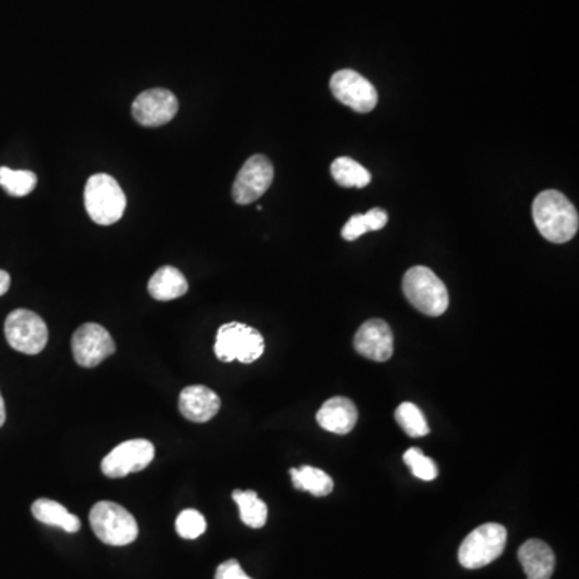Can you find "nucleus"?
<instances>
[{
    "label": "nucleus",
    "mask_w": 579,
    "mask_h": 579,
    "mask_svg": "<svg viewBox=\"0 0 579 579\" xmlns=\"http://www.w3.org/2000/svg\"><path fill=\"white\" fill-rule=\"evenodd\" d=\"M533 221L539 234L552 243L570 242L578 234V210L557 190H544L534 198Z\"/></svg>",
    "instance_id": "nucleus-1"
},
{
    "label": "nucleus",
    "mask_w": 579,
    "mask_h": 579,
    "mask_svg": "<svg viewBox=\"0 0 579 579\" xmlns=\"http://www.w3.org/2000/svg\"><path fill=\"white\" fill-rule=\"evenodd\" d=\"M403 292L407 301L420 313L438 317L449 306L448 288L432 269L425 266L411 267L404 274Z\"/></svg>",
    "instance_id": "nucleus-2"
},
{
    "label": "nucleus",
    "mask_w": 579,
    "mask_h": 579,
    "mask_svg": "<svg viewBox=\"0 0 579 579\" xmlns=\"http://www.w3.org/2000/svg\"><path fill=\"white\" fill-rule=\"evenodd\" d=\"M84 205L95 224L111 226L123 218L128 202L116 179L108 174H94L84 189Z\"/></svg>",
    "instance_id": "nucleus-3"
},
{
    "label": "nucleus",
    "mask_w": 579,
    "mask_h": 579,
    "mask_svg": "<svg viewBox=\"0 0 579 579\" xmlns=\"http://www.w3.org/2000/svg\"><path fill=\"white\" fill-rule=\"evenodd\" d=\"M89 520L95 536L108 546H128L139 536L136 518L116 502H97Z\"/></svg>",
    "instance_id": "nucleus-4"
},
{
    "label": "nucleus",
    "mask_w": 579,
    "mask_h": 579,
    "mask_svg": "<svg viewBox=\"0 0 579 579\" xmlns=\"http://www.w3.org/2000/svg\"><path fill=\"white\" fill-rule=\"evenodd\" d=\"M264 353V338L258 330L242 322L222 325L216 335L214 354L222 362L239 361L251 364Z\"/></svg>",
    "instance_id": "nucleus-5"
},
{
    "label": "nucleus",
    "mask_w": 579,
    "mask_h": 579,
    "mask_svg": "<svg viewBox=\"0 0 579 579\" xmlns=\"http://www.w3.org/2000/svg\"><path fill=\"white\" fill-rule=\"evenodd\" d=\"M507 530L499 523L478 526L460 544L459 562L467 570H478L501 557L506 549Z\"/></svg>",
    "instance_id": "nucleus-6"
},
{
    "label": "nucleus",
    "mask_w": 579,
    "mask_h": 579,
    "mask_svg": "<svg viewBox=\"0 0 579 579\" xmlns=\"http://www.w3.org/2000/svg\"><path fill=\"white\" fill-rule=\"evenodd\" d=\"M5 338L9 345L18 353H41L49 341V329L41 316H37L29 309H15L5 319Z\"/></svg>",
    "instance_id": "nucleus-7"
},
{
    "label": "nucleus",
    "mask_w": 579,
    "mask_h": 579,
    "mask_svg": "<svg viewBox=\"0 0 579 579\" xmlns=\"http://www.w3.org/2000/svg\"><path fill=\"white\" fill-rule=\"evenodd\" d=\"M71 348L74 361L86 369L99 366L116 351L115 341L108 330L94 322H87L74 332Z\"/></svg>",
    "instance_id": "nucleus-8"
},
{
    "label": "nucleus",
    "mask_w": 579,
    "mask_h": 579,
    "mask_svg": "<svg viewBox=\"0 0 579 579\" xmlns=\"http://www.w3.org/2000/svg\"><path fill=\"white\" fill-rule=\"evenodd\" d=\"M274 181V166L264 155H253L245 161L235 177L232 197L239 205H251L263 197Z\"/></svg>",
    "instance_id": "nucleus-9"
},
{
    "label": "nucleus",
    "mask_w": 579,
    "mask_h": 579,
    "mask_svg": "<svg viewBox=\"0 0 579 579\" xmlns=\"http://www.w3.org/2000/svg\"><path fill=\"white\" fill-rule=\"evenodd\" d=\"M330 89L338 102L358 113H370L377 107V89L356 71H337L330 79Z\"/></svg>",
    "instance_id": "nucleus-10"
},
{
    "label": "nucleus",
    "mask_w": 579,
    "mask_h": 579,
    "mask_svg": "<svg viewBox=\"0 0 579 579\" xmlns=\"http://www.w3.org/2000/svg\"><path fill=\"white\" fill-rule=\"evenodd\" d=\"M155 457V446L147 440H131L116 446L102 460L103 475L108 478H124L129 473L147 469Z\"/></svg>",
    "instance_id": "nucleus-11"
},
{
    "label": "nucleus",
    "mask_w": 579,
    "mask_h": 579,
    "mask_svg": "<svg viewBox=\"0 0 579 579\" xmlns=\"http://www.w3.org/2000/svg\"><path fill=\"white\" fill-rule=\"evenodd\" d=\"M179 110L176 95L168 89H150L132 102V116L145 128H160L174 120Z\"/></svg>",
    "instance_id": "nucleus-12"
},
{
    "label": "nucleus",
    "mask_w": 579,
    "mask_h": 579,
    "mask_svg": "<svg viewBox=\"0 0 579 579\" xmlns=\"http://www.w3.org/2000/svg\"><path fill=\"white\" fill-rule=\"evenodd\" d=\"M354 350L370 361H388L395 351L393 330L382 319L364 322L354 335Z\"/></svg>",
    "instance_id": "nucleus-13"
},
{
    "label": "nucleus",
    "mask_w": 579,
    "mask_h": 579,
    "mask_svg": "<svg viewBox=\"0 0 579 579\" xmlns=\"http://www.w3.org/2000/svg\"><path fill=\"white\" fill-rule=\"evenodd\" d=\"M221 409V399L208 386L192 385L179 396V411L185 419L195 423L210 422Z\"/></svg>",
    "instance_id": "nucleus-14"
},
{
    "label": "nucleus",
    "mask_w": 579,
    "mask_h": 579,
    "mask_svg": "<svg viewBox=\"0 0 579 579\" xmlns=\"http://www.w3.org/2000/svg\"><path fill=\"white\" fill-rule=\"evenodd\" d=\"M316 419L327 432L348 435L358 423V409L351 399L335 396L319 409Z\"/></svg>",
    "instance_id": "nucleus-15"
},
{
    "label": "nucleus",
    "mask_w": 579,
    "mask_h": 579,
    "mask_svg": "<svg viewBox=\"0 0 579 579\" xmlns=\"http://www.w3.org/2000/svg\"><path fill=\"white\" fill-rule=\"evenodd\" d=\"M528 579H551L555 570V555L551 547L539 539H530L518 549Z\"/></svg>",
    "instance_id": "nucleus-16"
},
{
    "label": "nucleus",
    "mask_w": 579,
    "mask_h": 579,
    "mask_svg": "<svg viewBox=\"0 0 579 579\" xmlns=\"http://www.w3.org/2000/svg\"><path fill=\"white\" fill-rule=\"evenodd\" d=\"M189 290V284L179 269L163 266L148 280V293L158 301H171L181 298Z\"/></svg>",
    "instance_id": "nucleus-17"
},
{
    "label": "nucleus",
    "mask_w": 579,
    "mask_h": 579,
    "mask_svg": "<svg viewBox=\"0 0 579 579\" xmlns=\"http://www.w3.org/2000/svg\"><path fill=\"white\" fill-rule=\"evenodd\" d=\"M34 518L44 525L58 526L66 533H78L81 522L76 515L70 514L62 504L50 499H37L31 507Z\"/></svg>",
    "instance_id": "nucleus-18"
},
{
    "label": "nucleus",
    "mask_w": 579,
    "mask_h": 579,
    "mask_svg": "<svg viewBox=\"0 0 579 579\" xmlns=\"http://www.w3.org/2000/svg\"><path fill=\"white\" fill-rule=\"evenodd\" d=\"M293 486L298 491H308L316 497L329 496L333 491V480L329 473L304 465L301 469L290 470Z\"/></svg>",
    "instance_id": "nucleus-19"
},
{
    "label": "nucleus",
    "mask_w": 579,
    "mask_h": 579,
    "mask_svg": "<svg viewBox=\"0 0 579 579\" xmlns=\"http://www.w3.org/2000/svg\"><path fill=\"white\" fill-rule=\"evenodd\" d=\"M330 171L335 182L348 189H364L372 181L369 171L353 158H337L330 166Z\"/></svg>",
    "instance_id": "nucleus-20"
},
{
    "label": "nucleus",
    "mask_w": 579,
    "mask_h": 579,
    "mask_svg": "<svg viewBox=\"0 0 579 579\" xmlns=\"http://www.w3.org/2000/svg\"><path fill=\"white\" fill-rule=\"evenodd\" d=\"M234 501L237 502L240 510V518L245 525L250 528H263L267 522V506L255 491H240L235 489L232 493Z\"/></svg>",
    "instance_id": "nucleus-21"
},
{
    "label": "nucleus",
    "mask_w": 579,
    "mask_h": 579,
    "mask_svg": "<svg viewBox=\"0 0 579 579\" xmlns=\"http://www.w3.org/2000/svg\"><path fill=\"white\" fill-rule=\"evenodd\" d=\"M386 222H388V214L382 208H374L366 214H354L350 221L346 222L345 227L341 229V237L348 242H354L370 230L383 229Z\"/></svg>",
    "instance_id": "nucleus-22"
},
{
    "label": "nucleus",
    "mask_w": 579,
    "mask_h": 579,
    "mask_svg": "<svg viewBox=\"0 0 579 579\" xmlns=\"http://www.w3.org/2000/svg\"><path fill=\"white\" fill-rule=\"evenodd\" d=\"M37 176L33 171H15L2 166L0 168V187L12 197H26L36 189Z\"/></svg>",
    "instance_id": "nucleus-23"
},
{
    "label": "nucleus",
    "mask_w": 579,
    "mask_h": 579,
    "mask_svg": "<svg viewBox=\"0 0 579 579\" xmlns=\"http://www.w3.org/2000/svg\"><path fill=\"white\" fill-rule=\"evenodd\" d=\"M396 422L399 423V427L403 428L404 432L411 438H422V436L428 435L430 433V427H428L427 419L425 415L420 411L419 407L412 403H403L396 409L395 412Z\"/></svg>",
    "instance_id": "nucleus-24"
},
{
    "label": "nucleus",
    "mask_w": 579,
    "mask_h": 579,
    "mask_svg": "<svg viewBox=\"0 0 579 579\" xmlns=\"http://www.w3.org/2000/svg\"><path fill=\"white\" fill-rule=\"evenodd\" d=\"M404 462L407 467L412 470L414 477L423 481H433L438 477V467H436L435 460L423 454L422 449L411 448L404 452Z\"/></svg>",
    "instance_id": "nucleus-25"
},
{
    "label": "nucleus",
    "mask_w": 579,
    "mask_h": 579,
    "mask_svg": "<svg viewBox=\"0 0 579 579\" xmlns=\"http://www.w3.org/2000/svg\"><path fill=\"white\" fill-rule=\"evenodd\" d=\"M176 531L181 538L197 539L206 531V520L198 510L187 509L176 520Z\"/></svg>",
    "instance_id": "nucleus-26"
},
{
    "label": "nucleus",
    "mask_w": 579,
    "mask_h": 579,
    "mask_svg": "<svg viewBox=\"0 0 579 579\" xmlns=\"http://www.w3.org/2000/svg\"><path fill=\"white\" fill-rule=\"evenodd\" d=\"M214 579H251L250 576L242 570L240 563L235 559L227 560V562L221 563L218 570H216V576Z\"/></svg>",
    "instance_id": "nucleus-27"
},
{
    "label": "nucleus",
    "mask_w": 579,
    "mask_h": 579,
    "mask_svg": "<svg viewBox=\"0 0 579 579\" xmlns=\"http://www.w3.org/2000/svg\"><path fill=\"white\" fill-rule=\"evenodd\" d=\"M10 284H12V279H10L9 272L0 269V296H4L5 293L9 292Z\"/></svg>",
    "instance_id": "nucleus-28"
},
{
    "label": "nucleus",
    "mask_w": 579,
    "mask_h": 579,
    "mask_svg": "<svg viewBox=\"0 0 579 579\" xmlns=\"http://www.w3.org/2000/svg\"><path fill=\"white\" fill-rule=\"evenodd\" d=\"M5 419H7V412H5L4 398L0 395V427L4 425Z\"/></svg>",
    "instance_id": "nucleus-29"
}]
</instances>
